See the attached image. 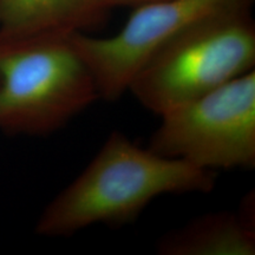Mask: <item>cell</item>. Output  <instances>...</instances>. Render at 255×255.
I'll return each mask as SVG.
<instances>
[{
  "label": "cell",
  "instance_id": "obj_6",
  "mask_svg": "<svg viewBox=\"0 0 255 255\" xmlns=\"http://www.w3.org/2000/svg\"><path fill=\"white\" fill-rule=\"evenodd\" d=\"M109 12L103 0H0V41L84 32Z\"/></svg>",
  "mask_w": 255,
  "mask_h": 255
},
{
  "label": "cell",
  "instance_id": "obj_7",
  "mask_svg": "<svg viewBox=\"0 0 255 255\" xmlns=\"http://www.w3.org/2000/svg\"><path fill=\"white\" fill-rule=\"evenodd\" d=\"M247 197L239 212L209 213L157 244L163 255H254V202Z\"/></svg>",
  "mask_w": 255,
  "mask_h": 255
},
{
  "label": "cell",
  "instance_id": "obj_2",
  "mask_svg": "<svg viewBox=\"0 0 255 255\" xmlns=\"http://www.w3.org/2000/svg\"><path fill=\"white\" fill-rule=\"evenodd\" d=\"M70 34L0 41V131L47 135L101 98Z\"/></svg>",
  "mask_w": 255,
  "mask_h": 255
},
{
  "label": "cell",
  "instance_id": "obj_4",
  "mask_svg": "<svg viewBox=\"0 0 255 255\" xmlns=\"http://www.w3.org/2000/svg\"><path fill=\"white\" fill-rule=\"evenodd\" d=\"M149 149L206 170L255 165V71L161 115Z\"/></svg>",
  "mask_w": 255,
  "mask_h": 255
},
{
  "label": "cell",
  "instance_id": "obj_8",
  "mask_svg": "<svg viewBox=\"0 0 255 255\" xmlns=\"http://www.w3.org/2000/svg\"><path fill=\"white\" fill-rule=\"evenodd\" d=\"M103 1L111 9L114 7H119V6H132V7H135V6L156 1V0H103Z\"/></svg>",
  "mask_w": 255,
  "mask_h": 255
},
{
  "label": "cell",
  "instance_id": "obj_5",
  "mask_svg": "<svg viewBox=\"0 0 255 255\" xmlns=\"http://www.w3.org/2000/svg\"><path fill=\"white\" fill-rule=\"evenodd\" d=\"M254 0H156L135 6L123 27L107 38L70 34L94 75L101 98L119 100L136 73L175 38L210 17L252 9Z\"/></svg>",
  "mask_w": 255,
  "mask_h": 255
},
{
  "label": "cell",
  "instance_id": "obj_3",
  "mask_svg": "<svg viewBox=\"0 0 255 255\" xmlns=\"http://www.w3.org/2000/svg\"><path fill=\"white\" fill-rule=\"evenodd\" d=\"M252 9L210 17L175 38L136 73L128 90L161 116L254 70Z\"/></svg>",
  "mask_w": 255,
  "mask_h": 255
},
{
  "label": "cell",
  "instance_id": "obj_1",
  "mask_svg": "<svg viewBox=\"0 0 255 255\" xmlns=\"http://www.w3.org/2000/svg\"><path fill=\"white\" fill-rule=\"evenodd\" d=\"M214 186L212 170L164 157L113 131L83 173L45 207L36 233L58 238L97 223L122 225L156 197L209 193Z\"/></svg>",
  "mask_w": 255,
  "mask_h": 255
}]
</instances>
